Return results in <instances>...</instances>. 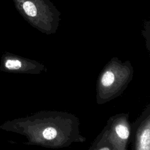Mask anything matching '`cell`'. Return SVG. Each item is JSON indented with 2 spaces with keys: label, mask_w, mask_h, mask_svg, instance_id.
<instances>
[{
  "label": "cell",
  "mask_w": 150,
  "mask_h": 150,
  "mask_svg": "<svg viewBox=\"0 0 150 150\" xmlns=\"http://www.w3.org/2000/svg\"><path fill=\"white\" fill-rule=\"evenodd\" d=\"M134 76V68L128 60L114 57L100 71L96 84V103L102 105L122 94Z\"/></svg>",
  "instance_id": "cell-1"
},
{
  "label": "cell",
  "mask_w": 150,
  "mask_h": 150,
  "mask_svg": "<svg viewBox=\"0 0 150 150\" xmlns=\"http://www.w3.org/2000/svg\"><path fill=\"white\" fill-rule=\"evenodd\" d=\"M131 123L128 113H120L111 116L94 142L109 144L115 150H128L130 142Z\"/></svg>",
  "instance_id": "cell-2"
},
{
  "label": "cell",
  "mask_w": 150,
  "mask_h": 150,
  "mask_svg": "<svg viewBox=\"0 0 150 150\" xmlns=\"http://www.w3.org/2000/svg\"><path fill=\"white\" fill-rule=\"evenodd\" d=\"M132 150H150V104L131 124Z\"/></svg>",
  "instance_id": "cell-3"
},
{
  "label": "cell",
  "mask_w": 150,
  "mask_h": 150,
  "mask_svg": "<svg viewBox=\"0 0 150 150\" xmlns=\"http://www.w3.org/2000/svg\"><path fill=\"white\" fill-rule=\"evenodd\" d=\"M23 8L25 13L29 16L33 17L37 14L36 8L30 1H26L23 4Z\"/></svg>",
  "instance_id": "cell-4"
},
{
  "label": "cell",
  "mask_w": 150,
  "mask_h": 150,
  "mask_svg": "<svg viewBox=\"0 0 150 150\" xmlns=\"http://www.w3.org/2000/svg\"><path fill=\"white\" fill-rule=\"evenodd\" d=\"M87 150H115L109 144H98L94 141L92 142Z\"/></svg>",
  "instance_id": "cell-5"
},
{
  "label": "cell",
  "mask_w": 150,
  "mask_h": 150,
  "mask_svg": "<svg viewBox=\"0 0 150 150\" xmlns=\"http://www.w3.org/2000/svg\"><path fill=\"white\" fill-rule=\"evenodd\" d=\"M5 67L9 70H17L21 67L22 63L18 60L9 59L7 60L5 63Z\"/></svg>",
  "instance_id": "cell-6"
},
{
  "label": "cell",
  "mask_w": 150,
  "mask_h": 150,
  "mask_svg": "<svg viewBox=\"0 0 150 150\" xmlns=\"http://www.w3.org/2000/svg\"><path fill=\"white\" fill-rule=\"evenodd\" d=\"M144 28L150 31V21H148V22H147V23H145L144 24ZM142 32H143V35L145 37V40H146V48H147V50H148V52L149 53V55H150V32H149L148 31H147L145 29L144 30V31Z\"/></svg>",
  "instance_id": "cell-7"
}]
</instances>
